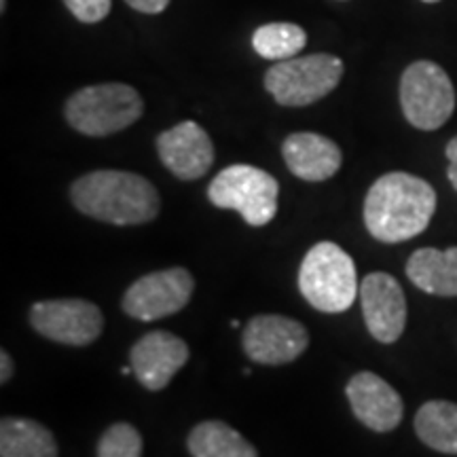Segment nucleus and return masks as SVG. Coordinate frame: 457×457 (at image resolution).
Returning <instances> with one entry per match:
<instances>
[{"mask_svg":"<svg viewBox=\"0 0 457 457\" xmlns=\"http://www.w3.org/2000/svg\"><path fill=\"white\" fill-rule=\"evenodd\" d=\"M436 212V191L420 176L390 171L364 197V225L377 242L398 244L424 233Z\"/></svg>","mask_w":457,"mask_h":457,"instance_id":"1","label":"nucleus"},{"mask_svg":"<svg viewBox=\"0 0 457 457\" xmlns=\"http://www.w3.org/2000/svg\"><path fill=\"white\" fill-rule=\"evenodd\" d=\"M71 202L81 214L114 227L146 225L162 210L155 185L121 170H96L77 179L71 187Z\"/></svg>","mask_w":457,"mask_h":457,"instance_id":"2","label":"nucleus"},{"mask_svg":"<svg viewBox=\"0 0 457 457\" xmlns=\"http://www.w3.org/2000/svg\"><path fill=\"white\" fill-rule=\"evenodd\" d=\"M299 290L313 310L322 313L347 312L360 290L353 259L335 242L312 245L301 262Z\"/></svg>","mask_w":457,"mask_h":457,"instance_id":"3","label":"nucleus"},{"mask_svg":"<svg viewBox=\"0 0 457 457\" xmlns=\"http://www.w3.org/2000/svg\"><path fill=\"white\" fill-rule=\"evenodd\" d=\"M145 112V102L131 85L102 83L79 89L66 102V121L79 134L104 138L134 125Z\"/></svg>","mask_w":457,"mask_h":457,"instance_id":"4","label":"nucleus"},{"mask_svg":"<svg viewBox=\"0 0 457 457\" xmlns=\"http://www.w3.org/2000/svg\"><path fill=\"white\" fill-rule=\"evenodd\" d=\"M279 185L270 171L236 163L220 170L208 187V199L220 210H236L250 227H265L278 214Z\"/></svg>","mask_w":457,"mask_h":457,"instance_id":"5","label":"nucleus"},{"mask_svg":"<svg viewBox=\"0 0 457 457\" xmlns=\"http://www.w3.org/2000/svg\"><path fill=\"white\" fill-rule=\"evenodd\" d=\"M345 66L337 55L316 54L290 57L267 71L265 89L282 106H310L335 91Z\"/></svg>","mask_w":457,"mask_h":457,"instance_id":"6","label":"nucleus"},{"mask_svg":"<svg viewBox=\"0 0 457 457\" xmlns=\"http://www.w3.org/2000/svg\"><path fill=\"white\" fill-rule=\"evenodd\" d=\"M400 106L413 128H443L455 111V89L449 74L434 62H413L400 79Z\"/></svg>","mask_w":457,"mask_h":457,"instance_id":"7","label":"nucleus"},{"mask_svg":"<svg viewBox=\"0 0 457 457\" xmlns=\"http://www.w3.org/2000/svg\"><path fill=\"white\" fill-rule=\"evenodd\" d=\"M195 293V278L185 267L146 273L125 290L121 307L129 318L140 322L174 316L185 310Z\"/></svg>","mask_w":457,"mask_h":457,"instance_id":"8","label":"nucleus"},{"mask_svg":"<svg viewBox=\"0 0 457 457\" xmlns=\"http://www.w3.org/2000/svg\"><path fill=\"white\" fill-rule=\"evenodd\" d=\"M30 324L45 339L62 345H91L104 330V316L85 299H49L30 307Z\"/></svg>","mask_w":457,"mask_h":457,"instance_id":"9","label":"nucleus"},{"mask_svg":"<svg viewBox=\"0 0 457 457\" xmlns=\"http://www.w3.org/2000/svg\"><path fill=\"white\" fill-rule=\"evenodd\" d=\"M310 345V333L301 322L279 316L261 313L248 320L242 330V350L256 364L282 367L295 362Z\"/></svg>","mask_w":457,"mask_h":457,"instance_id":"10","label":"nucleus"},{"mask_svg":"<svg viewBox=\"0 0 457 457\" xmlns=\"http://www.w3.org/2000/svg\"><path fill=\"white\" fill-rule=\"evenodd\" d=\"M362 318L375 341L396 343L407 327V299L398 279L386 271H373L360 282Z\"/></svg>","mask_w":457,"mask_h":457,"instance_id":"11","label":"nucleus"},{"mask_svg":"<svg viewBox=\"0 0 457 457\" xmlns=\"http://www.w3.org/2000/svg\"><path fill=\"white\" fill-rule=\"evenodd\" d=\"M185 339L168 330H151L131 345L129 367L138 384L148 392H162L188 362Z\"/></svg>","mask_w":457,"mask_h":457,"instance_id":"12","label":"nucleus"},{"mask_svg":"<svg viewBox=\"0 0 457 457\" xmlns=\"http://www.w3.org/2000/svg\"><path fill=\"white\" fill-rule=\"evenodd\" d=\"M162 163L179 180H197L214 163V145L208 131L195 121H182L157 136Z\"/></svg>","mask_w":457,"mask_h":457,"instance_id":"13","label":"nucleus"},{"mask_svg":"<svg viewBox=\"0 0 457 457\" xmlns=\"http://www.w3.org/2000/svg\"><path fill=\"white\" fill-rule=\"evenodd\" d=\"M345 396L356 420L369 430L386 434L396 430L403 421L404 404L400 394L384 377L362 370L347 381Z\"/></svg>","mask_w":457,"mask_h":457,"instance_id":"14","label":"nucleus"},{"mask_svg":"<svg viewBox=\"0 0 457 457\" xmlns=\"http://www.w3.org/2000/svg\"><path fill=\"white\" fill-rule=\"evenodd\" d=\"M282 155L296 179L307 182L333 179L343 163L341 148L327 136L313 134V131L290 134L282 145Z\"/></svg>","mask_w":457,"mask_h":457,"instance_id":"15","label":"nucleus"},{"mask_svg":"<svg viewBox=\"0 0 457 457\" xmlns=\"http://www.w3.org/2000/svg\"><path fill=\"white\" fill-rule=\"evenodd\" d=\"M407 278L421 293L457 296V245L449 250L420 248L407 261Z\"/></svg>","mask_w":457,"mask_h":457,"instance_id":"16","label":"nucleus"},{"mask_svg":"<svg viewBox=\"0 0 457 457\" xmlns=\"http://www.w3.org/2000/svg\"><path fill=\"white\" fill-rule=\"evenodd\" d=\"M57 443L49 428L28 417H3L0 457H57Z\"/></svg>","mask_w":457,"mask_h":457,"instance_id":"17","label":"nucleus"},{"mask_svg":"<svg viewBox=\"0 0 457 457\" xmlns=\"http://www.w3.org/2000/svg\"><path fill=\"white\" fill-rule=\"evenodd\" d=\"M188 453L193 457H259V451L250 441L225 421H202L188 432Z\"/></svg>","mask_w":457,"mask_h":457,"instance_id":"18","label":"nucleus"},{"mask_svg":"<svg viewBox=\"0 0 457 457\" xmlns=\"http://www.w3.org/2000/svg\"><path fill=\"white\" fill-rule=\"evenodd\" d=\"M420 441L438 453L457 455V403L428 400L413 420Z\"/></svg>","mask_w":457,"mask_h":457,"instance_id":"19","label":"nucleus"},{"mask_svg":"<svg viewBox=\"0 0 457 457\" xmlns=\"http://www.w3.org/2000/svg\"><path fill=\"white\" fill-rule=\"evenodd\" d=\"M307 45V34L301 26L286 24V21H273L256 28L253 34V47L256 54L265 60L284 62L296 54Z\"/></svg>","mask_w":457,"mask_h":457,"instance_id":"20","label":"nucleus"},{"mask_svg":"<svg viewBox=\"0 0 457 457\" xmlns=\"http://www.w3.org/2000/svg\"><path fill=\"white\" fill-rule=\"evenodd\" d=\"M98 457H142V436L131 424L119 421L106 428L98 441Z\"/></svg>","mask_w":457,"mask_h":457,"instance_id":"21","label":"nucleus"},{"mask_svg":"<svg viewBox=\"0 0 457 457\" xmlns=\"http://www.w3.org/2000/svg\"><path fill=\"white\" fill-rule=\"evenodd\" d=\"M64 4L83 24H98L111 13L112 0H64Z\"/></svg>","mask_w":457,"mask_h":457,"instance_id":"22","label":"nucleus"},{"mask_svg":"<svg viewBox=\"0 0 457 457\" xmlns=\"http://www.w3.org/2000/svg\"><path fill=\"white\" fill-rule=\"evenodd\" d=\"M131 9L140 11V13L146 15H157L165 11V7L170 4V0H125Z\"/></svg>","mask_w":457,"mask_h":457,"instance_id":"23","label":"nucleus"},{"mask_svg":"<svg viewBox=\"0 0 457 457\" xmlns=\"http://www.w3.org/2000/svg\"><path fill=\"white\" fill-rule=\"evenodd\" d=\"M447 159H449V182L453 185V188L457 191V136L455 138L449 140L447 145Z\"/></svg>","mask_w":457,"mask_h":457,"instance_id":"24","label":"nucleus"},{"mask_svg":"<svg viewBox=\"0 0 457 457\" xmlns=\"http://www.w3.org/2000/svg\"><path fill=\"white\" fill-rule=\"evenodd\" d=\"M13 377V358L9 356L7 350L0 352V384H7V381Z\"/></svg>","mask_w":457,"mask_h":457,"instance_id":"25","label":"nucleus"},{"mask_svg":"<svg viewBox=\"0 0 457 457\" xmlns=\"http://www.w3.org/2000/svg\"><path fill=\"white\" fill-rule=\"evenodd\" d=\"M4 9H7V0H0V11L4 13Z\"/></svg>","mask_w":457,"mask_h":457,"instance_id":"26","label":"nucleus"},{"mask_svg":"<svg viewBox=\"0 0 457 457\" xmlns=\"http://www.w3.org/2000/svg\"><path fill=\"white\" fill-rule=\"evenodd\" d=\"M424 3H441V0H424Z\"/></svg>","mask_w":457,"mask_h":457,"instance_id":"27","label":"nucleus"}]
</instances>
